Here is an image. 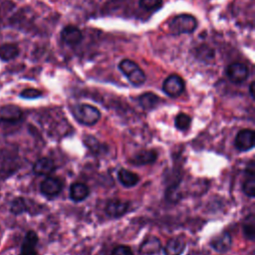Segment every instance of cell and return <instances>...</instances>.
Masks as SVG:
<instances>
[{"mask_svg":"<svg viewBox=\"0 0 255 255\" xmlns=\"http://www.w3.org/2000/svg\"><path fill=\"white\" fill-rule=\"evenodd\" d=\"M118 178H119L120 182L126 187L134 186L139 180V177L136 173H134L128 169H126V168H122L119 170Z\"/></svg>","mask_w":255,"mask_h":255,"instance_id":"cell-18","label":"cell"},{"mask_svg":"<svg viewBox=\"0 0 255 255\" xmlns=\"http://www.w3.org/2000/svg\"><path fill=\"white\" fill-rule=\"evenodd\" d=\"M85 143L87 144V146L90 147V149H92V150L95 151V152H98V151H99V148H101L100 145H99V141L97 140V138H95V137H93V136H90V135L85 137Z\"/></svg>","mask_w":255,"mask_h":255,"instance_id":"cell-28","label":"cell"},{"mask_svg":"<svg viewBox=\"0 0 255 255\" xmlns=\"http://www.w3.org/2000/svg\"><path fill=\"white\" fill-rule=\"evenodd\" d=\"M175 127L176 128H178L179 130H186L191 124V118L183 113H180L176 116L175 118Z\"/></svg>","mask_w":255,"mask_h":255,"instance_id":"cell-23","label":"cell"},{"mask_svg":"<svg viewBox=\"0 0 255 255\" xmlns=\"http://www.w3.org/2000/svg\"><path fill=\"white\" fill-rule=\"evenodd\" d=\"M247 178L245 179L242 189L243 192L249 196V197H254L255 195V174H247Z\"/></svg>","mask_w":255,"mask_h":255,"instance_id":"cell-22","label":"cell"},{"mask_svg":"<svg viewBox=\"0 0 255 255\" xmlns=\"http://www.w3.org/2000/svg\"><path fill=\"white\" fill-rule=\"evenodd\" d=\"M37 243H38L37 233L33 230L28 231L21 245L19 255H37V251H36Z\"/></svg>","mask_w":255,"mask_h":255,"instance_id":"cell-9","label":"cell"},{"mask_svg":"<svg viewBox=\"0 0 255 255\" xmlns=\"http://www.w3.org/2000/svg\"><path fill=\"white\" fill-rule=\"evenodd\" d=\"M139 6L146 11H154L162 6V0H139Z\"/></svg>","mask_w":255,"mask_h":255,"instance_id":"cell-24","label":"cell"},{"mask_svg":"<svg viewBox=\"0 0 255 255\" xmlns=\"http://www.w3.org/2000/svg\"><path fill=\"white\" fill-rule=\"evenodd\" d=\"M42 96V93L37 90V89H33V88H28V89H25L21 92L20 94V97L21 98H24V99H37L39 97Z\"/></svg>","mask_w":255,"mask_h":255,"instance_id":"cell-26","label":"cell"},{"mask_svg":"<svg viewBox=\"0 0 255 255\" xmlns=\"http://www.w3.org/2000/svg\"><path fill=\"white\" fill-rule=\"evenodd\" d=\"M157 153L153 149H144L140 150L130 159L132 164L142 165V164H149L156 160Z\"/></svg>","mask_w":255,"mask_h":255,"instance_id":"cell-15","label":"cell"},{"mask_svg":"<svg viewBox=\"0 0 255 255\" xmlns=\"http://www.w3.org/2000/svg\"><path fill=\"white\" fill-rule=\"evenodd\" d=\"M159 98L150 92L144 93L138 97V103L144 110H151L157 106Z\"/></svg>","mask_w":255,"mask_h":255,"instance_id":"cell-19","label":"cell"},{"mask_svg":"<svg viewBox=\"0 0 255 255\" xmlns=\"http://www.w3.org/2000/svg\"><path fill=\"white\" fill-rule=\"evenodd\" d=\"M89 187L82 182H75L70 187V197L76 202L85 200L89 196Z\"/></svg>","mask_w":255,"mask_h":255,"instance_id":"cell-16","label":"cell"},{"mask_svg":"<svg viewBox=\"0 0 255 255\" xmlns=\"http://www.w3.org/2000/svg\"><path fill=\"white\" fill-rule=\"evenodd\" d=\"M185 249V242L180 238H171L164 247V255H181Z\"/></svg>","mask_w":255,"mask_h":255,"instance_id":"cell-17","label":"cell"},{"mask_svg":"<svg viewBox=\"0 0 255 255\" xmlns=\"http://www.w3.org/2000/svg\"><path fill=\"white\" fill-rule=\"evenodd\" d=\"M160 248V240L155 236H148L140 244L138 252L140 255H155L159 252Z\"/></svg>","mask_w":255,"mask_h":255,"instance_id":"cell-11","label":"cell"},{"mask_svg":"<svg viewBox=\"0 0 255 255\" xmlns=\"http://www.w3.org/2000/svg\"><path fill=\"white\" fill-rule=\"evenodd\" d=\"M55 170V163L51 158H39L33 164V171L37 175H49Z\"/></svg>","mask_w":255,"mask_h":255,"instance_id":"cell-14","label":"cell"},{"mask_svg":"<svg viewBox=\"0 0 255 255\" xmlns=\"http://www.w3.org/2000/svg\"><path fill=\"white\" fill-rule=\"evenodd\" d=\"M162 90L167 96L176 98L184 91V82L180 76L172 74L164 80L162 84Z\"/></svg>","mask_w":255,"mask_h":255,"instance_id":"cell-4","label":"cell"},{"mask_svg":"<svg viewBox=\"0 0 255 255\" xmlns=\"http://www.w3.org/2000/svg\"><path fill=\"white\" fill-rule=\"evenodd\" d=\"M226 75L231 82L235 84H240L248 78L249 71L245 64L235 62L227 67Z\"/></svg>","mask_w":255,"mask_h":255,"instance_id":"cell-5","label":"cell"},{"mask_svg":"<svg viewBox=\"0 0 255 255\" xmlns=\"http://www.w3.org/2000/svg\"><path fill=\"white\" fill-rule=\"evenodd\" d=\"M19 54V49L15 44H4L0 46V58L4 61H10L16 58Z\"/></svg>","mask_w":255,"mask_h":255,"instance_id":"cell-20","label":"cell"},{"mask_svg":"<svg viewBox=\"0 0 255 255\" xmlns=\"http://www.w3.org/2000/svg\"><path fill=\"white\" fill-rule=\"evenodd\" d=\"M111 255H133L131 249L126 245H119L115 247Z\"/></svg>","mask_w":255,"mask_h":255,"instance_id":"cell-27","label":"cell"},{"mask_svg":"<svg viewBox=\"0 0 255 255\" xmlns=\"http://www.w3.org/2000/svg\"><path fill=\"white\" fill-rule=\"evenodd\" d=\"M210 245L217 252H227L231 248L232 237L228 232H222L211 240Z\"/></svg>","mask_w":255,"mask_h":255,"instance_id":"cell-13","label":"cell"},{"mask_svg":"<svg viewBox=\"0 0 255 255\" xmlns=\"http://www.w3.org/2000/svg\"><path fill=\"white\" fill-rule=\"evenodd\" d=\"M197 27L196 19L189 14H180L175 16L170 24L169 30L173 34H190L192 33Z\"/></svg>","mask_w":255,"mask_h":255,"instance_id":"cell-3","label":"cell"},{"mask_svg":"<svg viewBox=\"0 0 255 255\" xmlns=\"http://www.w3.org/2000/svg\"><path fill=\"white\" fill-rule=\"evenodd\" d=\"M119 69L128 78L129 83L135 87L141 86L145 81L144 72L135 62L129 59L122 60L119 64Z\"/></svg>","mask_w":255,"mask_h":255,"instance_id":"cell-2","label":"cell"},{"mask_svg":"<svg viewBox=\"0 0 255 255\" xmlns=\"http://www.w3.org/2000/svg\"><path fill=\"white\" fill-rule=\"evenodd\" d=\"M249 93H250V96L252 97V99H254V82H251V84L249 86Z\"/></svg>","mask_w":255,"mask_h":255,"instance_id":"cell-29","label":"cell"},{"mask_svg":"<svg viewBox=\"0 0 255 255\" xmlns=\"http://www.w3.org/2000/svg\"><path fill=\"white\" fill-rule=\"evenodd\" d=\"M254 131L252 129H242L240 130L235 137L234 144L235 147L241 151H246L251 149L254 146Z\"/></svg>","mask_w":255,"mask_h":255,"instance_id":"cell-7","label":"cell"},{"mask_svg":"<svg viewBox=\"0 0 255 255\" xmlns=\"http://www.w3.org/2000/svg\"><path fill=\"white\" fill-rule=\"evenodd\" d=\"M75 119L82 125L93 126L101 119L100 111L91 105L81 104L77 105L72 110Z\"/></svg>","mask_w":255,"mask_h":255,"instance_id":"cell-1","label":"cell"},{"mask_svg":"<svg viewBox=\"0 0 255 255\" xmlns=\"http://www.w3.org/2000/svg\"><path fill=\"white\" fill-rule=\"evenodd\" d=\"M128 203L119 199L110 200L106 205V213L112 218H118L127 213Z\"/></svg>","mask_w":255,"mask_h":255,"instance_id":"cell-10","label":"cell"},{"mask_svg":"<svg viewBox=\"0 0 255 255\" xmlns=\"http://www.w3.org/2000/svg\"><path fill=\"white\" fill-rule=\"evenodd\" d=\"M26 210V203L22 197L16 198L11 204V212L14 214H20Z\"/></svg>","mask_w":255,"mask_h":255,"instance_id":"cell-25","label":"cell"},{"mask_svg":"<svg viewBox=\"0 0 255 255\" xmlns=\"http://www.w3.org/2000/svg\"><path fill=\"white\" fill-rule=\"evenodd\" d=\"M23 113L21 109L14 105H6L0 108V121L8 124H16L21 121Z\"/></svg>","mask_w":255,"mask_h":255,"instance_id":"cell-8","label":"cell"},{"mask_svg":"<svg viewBox=\"0 0 255 255\" xmlns=\"http://www.w3.org/2000/svg\"><path fill=\"white\" fill-rule=\"evenodd\" d=\"M61 38L65 43L74 46L79 44L82 41L83 34H82V31L76 26L68 25L62 30Z\"/></svg>","mask_w":255,"mask_h":255,"instance_id":"cell-12","label":"cell"},{"mask_svg":"<svg viewBox=\"0 0 255 255\" xmlns=\"http://www.w3.org/2000/svg\"><path fill=\"white\" fill-rule=\"evenodd\" d=\"M243 233L246 238L253 240L255 236V217L254 214H249L243 222Z\"/></svg>","mask_w":255,"mask_h":255,"instance_id":"cell-21","label":"cell"},{"mask_svg":"<svg viewBox=\"0 0 255 255\" xmlns=\"http://www.w3.org/2000/svg\"><path fill=\"white\" fill-rule=\"evenodd\" d=\"M63 188V182L58 177L49 176L45 178L40 184V190L43 195L47 197L57 196Z\"/></svg>","mask_w":255,"mask_h":255,"instance_id":"cell-6","label":"cell"}]
</instances>
